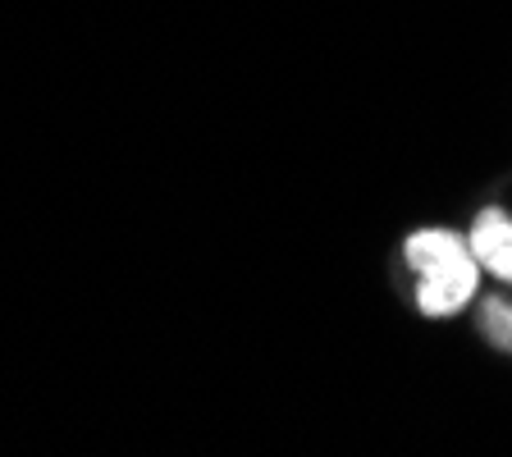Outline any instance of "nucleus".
Returning <instances> with one entry per match:
<instances>
[{
  "mask_svg": "<svg viewBox=\"0 0 512 457\" xmlns=\"http://www.w3.org/2000/svg\"><path fill=\"white\" fill-rule=\"evenodd\" d=\"M403 266L412 275V302L426 320H453L476 307L485 266L471 247V234L448 224L412 229L403 238Z\"/></svg>",
  "mask_w": 512,
  "mask_h": 457,
  "instance_id": "obj_1",
  "label": "nucleus"
},
{
  "mask_svg": "<svg viewBox=\"0 0 512 457\" xmlns=\"http://www.w3.org/2000/svg\"><path fill=\"white\" fill-rule=\"evenodd\" d=\"M467 234L485 275L499 288H512V206H480Z\"/></svg>",
  "mask_w": 512,
  "mask_h": 457,
  "instance_id": "obj_2",
  "label": "nucleus"
},
{
  "mask_svg": "<svg viewBox=\"0 0 512 457\" xmlns=\"http://www.w3.org/2000/svg\"><path fill=\"white\" fill-rule=\"evenodd\" d=\"M476 330L494 352H508L512 357V288L508 293L476 298Z\"/></svg>",
  "mask_w": 512,
  "mask_h": 457,
  "instance_id": "obj_3",
  "label": "nucleus"
}]
</instances>
